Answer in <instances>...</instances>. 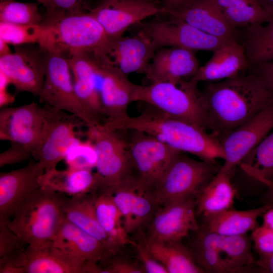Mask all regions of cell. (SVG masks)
Instances as JSON below:
<instances>
[{
	"label": "cell",
	"instance_id": "cell-10",
	"mask_svg": "<svg viewBox=\"0 0 273 273\" xmlns=\"http://www.w3.org/2000/svg\"><path fill=\"white\" fill-rule=\"evenodd\" d=\"M127 139L133 175L153 190L180 152L149 134L136 130Z\"/></svg>",
	"mask_w": 273,
	"mask_h": 273
},
{
	"label": "cell",
	"instance_id": "cell-55",
	"mask_svg": "<svg viewBox=\"0 0 273 273\" xmlns=\"http://www.w3.org/2000/svg\"><path fill=\"white\" fill-rule=\"evenodd\" d=\"M10 1H14V0H0V2Z\"/></svg>",
	"mask_w": 273,
	"mask_h": 273
},
{
	"label": "cell",
	"instance_id": "cell-52",
	"mask_svg": "<svg viewBox=\"0 0 273 273\" xmlns=\"http://www.w3.org/2000/svg\"><path fill=\"white\" fill-rule=\"evenodd\" d=\"M262 183L268 187L273 201V172L264 179ZM271 203H273V201Z\"/></svg>",
	"mask_w": 273,
	"mask_h": 273
},
{
	"label": "cell",
	"instance_id": "cell-47",
	"mask_svg": "<svg viewBox=\"0 0 273 273\" xmlns=\"http://www.w3.org/2000/svg\"><path fill=\"white\" fill-rule=\"evenodd\" d=\"M255 264L263 272L273 273V254L266 256H260Z\"/></svg>",
	"mask_w": 273,
	"mask_h": 273
},
{
	"label": "cell",
	"instance_id": "cell-30",
	"mask_svg": "<svg viewBox=\"0 0 273 273\" xmlns=\"http://www.w3.org/2000/svg\"><path fill=\"white\" fill-rule=\"evenodd\" d=\"M273 207V203L247 210L232 208L202 221L200 225L208 232L223 236L246 235L257 225V219Z\"/></svg>",
	"mask_w": 273,
	"mask_h": 273
},
{
	"label": "cell",
	"instance_id": "cell-22",
	"mask_svg": "<svg viewBox=\"0 0 273 273\" xmlns=\"http://www.w3.org/2000/svg\"><path fill=\"white\" fill-rule=\"evenodd\" d=\"M94 60L97 66L99 93L105 119L128 115L129 106L133 102L135 84L118 69Z\"/></svg>",
	"mask_w": 273,
	"mask_h": 273
},
{
	"label": "cell",
	"instance_id": "cell-23",
	"mask_svg": "<svg viewBox=\"0 0 273 273\" xmlns=\"http://www.w3.org/2000/svg\"><path fill=\"white\" fill-rule=\"evenodd\" d=\"M195 51L177 47L158 49L146 75L152 82L177 83L191 79L199 68Z\"/></svg>",
	"mask_w": 273,
	"mask_h": 273
},
{
	"label": "cell",
	"instance_id": "cell-26",
	"mask_svg": "<svg viewBox=\"0 0 273 273\" xmlns=\"http://www.w3.org/2000/svg\"><path fill=\"white\" fill-rule=\"evenodd\" d=\"M249 67L245 50L238 40L228 42L213 52L211 58L190 79L198 84L237 76Z\"/></svg>",
	"mask_w": 273,
	"mask_h": 273
},
{
	"label": "cell",
	"instance_id": "cell-39",
	"mask_svg": "<svg viewBox=\"0 0 273 273\" xmlns=\"http://www.w3.org/2000/svg\"><path fill=\"white\" fill-rule=\"evenodd\" d=\"M69 166L92 169L95 167L96 154L93 143L88 139H79L69 149L64 158Z\"/></svg>",
	"mask_w": 273,
	"mask_h": 273
},
{
	"label": "cell",
	"instance_id": "cell-18",
	"mask_svg": "<svg viewBox=\"0 0 273 273\" xmlns=\"http://www.w3.org/2000/svg\"><path fill=\"white\" fill-rule=\"evenodd\" d=\"M168 16L180 19L201 31L228 41L238 40L233 27L212 0H178L165 6Z\"/></svg>",
	"mask_w": 273,
	"mask_h": 273
},
{
	"label": "cell",
	"instance_id": "cell-53",
	"mask_svg": "<svg viewBox=\"0 0 273 273\" xmlns=\"http://www.w3.org/2000/svg\"><path fill=\"white\" fill-rule=\"evenodd\" d=\"M173 0H166L165 5L171 3Z\"/></svg>",
	"mask_w": 273,
	"mask_h": 273
},
{
	"label": "cell",
	"instance_id": "cell-7",
	"mask_svg": "<svg viewBox=\"0 0 273 273\" xmlns=\"http://www.w3.org/2000/svg\"><path fill=\"white\" fill-rule=\"evenodd\" d=\"M87 128V139L93 143L96 154L98 190L112 191L133 175L127 139L120 134V131L109 128L103 123Z\"/></svg>",
	"mask_w": 273,
	"mask_h": 273
},
{
	"label": "cell",
	"instance_id": "cell-4",
	"mask_svg": "<svg viewBox=\"0 0 273 273\" xmlns=\"http://www.w3.org/2000/svg\"><path fill=\"white\" fill-rule=\"evenodd\" d=\"M198 83L184 79L177 83L152 82L136 84L132 101L152 107L172 117L198 125L207 130L208 123L202 92Z\"/></svg>",
	"mask_w": 273,
	"mask_h": 273
},
{
	"label": "cell",
	"instance_id": "cell-13",
	"mask_svg": "<svg viewBox=\"0 0 273 273\" xmlns=\"http://www.w3.org/2000/svg\"><path fill=\"white\" fill-rule=\"evenodd\" d=\"M273 129V101L225 134L220 142L225 158L220 171L232 174L249 153Z\"/></svg>",
	"mask_w": 273,
	"mask_h": 273
},
{
	"label": "cell",
	"instance_id": "cell-44",
	"mask_svg": "<svg viewBox=\"0 0 273 273\" xmlns=\"http://www.w3.org/2000/svg\"><path fill=\"white\" fill-rule=\"evenodd\" d=\"M251 239L259 257L273 254V229L263 224L257 226L252 231Z\"/></svg>",
	"mask_w": 273,
	"mask_h": 273
},
{
	"label": "cell",
	"instance_id": "cell-24",
	"mask_svg": "<svg viewBox=\"0 0 273 273\" xmlns=\"http://www.w3.org/2000/svg\"><path fill=\"white\" fill-rule=\"evenodd\" d=\"M68 59L77 98L86 110L103 123L105 118L99 93V76L95 61L89 54L83 52L73 53Z\"/></svg>",
	"mask_w": 273,
	"mask_h": 273
},
{
	"label": "cell",
	"instance_id": "cell-51",
	"mask_svg": "<svg viewBox=\"0 0 273 273\" xmlns=\"http://www.w3.org/2000/svg\"><path fill=\"white\" fill-rule=\"evenodd\" d=\"M12 53L9 47V44L0 39V57L6 56Z\"/></svg>",
	"mask_w": 273,
	"mask_h": 273
},
{
	"label": "cell",
	"instance_id": "cell-37",
	"mask_svg": "<svg viewBox=\"0 0 273 273\" xmlns=\"http://www.w3.org/2000/svg\"><path fill=\"white\" fill-rule=\"evenodd\" d=\"M36 3L15 0L0 2V22L20 25H39L43 20Z\"/></svg>",
	"mask_w": 273,
	"mask_h": 273
},
{
	"label": "cell",
	"instance_id": "cell-11",
	"mask_svg": "<svg viewBox=\"0 0 273 273\" xmlns=\"http://www.w3.org/2000/svg\"><path fill=\"white\" fill-rule=\"evenodd\" d=\"M157 50L151 39L141 30L131 36L109 38L93 57L127 75L132 73L146 75Z\"/></svg>",
	"mask_w": 273,
	"mask_h": 273
},
{
	"label": "cell",
	"instance_id": "cell-17",
	"mask_svg": "<svg viewBox=\"0 0 273 273\" xmlns=\"http://www.w3.org/2000/svg\"><path fill=\"white\" fill-rule=\"evenodd\" d=\"M111 191L128 235L143 233L157 208L152 190L132 175Z\"/></svg>",
	"mask_w": 273,
	"mask_h": 273
},
{
	"label": "cell",
	"instance_id": "cell-27",
	"mask_svg": "<svg viewBox=\"0 0 273 273\" xmlns=\"http://www.w3.org/2000/svg\"><path fill=\"white\" fill-rule=\"evenodd\" d=\"M95 192L81 196H63L62 210L65 217L70 222L100 241L107 251V257L117 249L101 226L95 207Z\"/></svg>",
	"mask_w": 273,
	"mask_h": 273
},
{
	"label": "cell",
	"instance_id": "cell-20",
	"mask_svg": "<svg viewBox=\"0 0 273 273\" xmlns=\"http://www.w3.org/2000/svg\"><path fill=\"white\" fill-rule=\"evenodd\" d=\"M45 170L39 162L0 173V222H9L17 209L40 187Z\"/></svg>",
	"mask_w": 273,
	"mask_h": 273
},
{
	"label": "cell",
	"instance_id": "cell-45",
	"mask_svg": "<svg viewBox=\"0 0 273 273\" xmlns=\"http://www.w3.org/2000/svg\"><path fill=\"white\" fill-rule=\"evenodd\" d=\"M33 157L32 152L25 146L11 142L10 146L0 154V167L24 162Z\"/></svg>",
	"mask_w": 273,
	"mask_h": 273
},
{
	"label": "cell",
	"instance_id": "cell-5",
	"mask_svg": "<svg viewBox=\"0 0 273 273\" xmlns=\"http://www.w3.org/2000/svg\"><path fill=\"white\" fill-rule=\"evenodd\" d=\"M62 194L40 186L16 210L9 228L25 244L40 247L51 242L64 216Z\"/></svg>",
	"mask_w": 273,
	"mask_h": 273
},
{
	"label": "cell",
	"instance_id": "cell-48",
	"mask_svg": "<svg viewBox=\"0 0 273 273\" xmlns=\"http://www.w3.org/2000/svg\"><path fill=\"white\" fill-rule=\"evenodd\" d=\"M8 86H0V106L5 107L6 105L12 103L14 96L11 95L7 90Z\"/></svg>",
	"mask_w": 273,
	"mask_h": 273
},
{
	"label": "cell",
	"instance_id": "cell-25",
	"mask_svg": "<svg viewBox=\"0 0 273 273\" xmlns=\"http://www.w3.org/2000/svg\"><path fill=\"white\" fill-rule=\"evenodd\" d=\"M51 243L66 253L89 263L100 264L107 256V251L100 241L69 221L65 216Z\"/></svg>",
	"mask_w": 273,
	"mask_h": 273
},
{
	"label": "cell",
	"instance_id": "cell-38",
	"mask_svg": "<svg viewBox=\"0 0 273 273\" xmlns=\"http://www.w3.org/2000/svg\"><path fill=\"white\" fill-rule=\"evenodd\" d=\"M45 33L41 25H20L0 22V39L14 46L39 44Z\"/></svg>",
	"mask_w": 273,
	"mask_h": 273
},
{
	"label": "cell",
	"instance_id": "cell-54",
	"mask_svg": "<svg viewBox=\"0 0 273 273\" xmlns=\"http://www.w3.org/2000/svg\"><path fill=\"white\" fill-rule=\"evenodd\" d=\"M177 1H178V0H173L171 3H170L168 4L165 5V6L169 5H170V4L173 3H174V2H175Z\"/></svg>",
	"mask_w": 273,
	"mask_h": 273
},
{
	"label": "cell",
	"instance_id": "cell-41",
	"mask_svg": "<svg viewBox=\"0 0 273 273\" xmlns=\"http://www.w3.org/2000/svg\"><path fill=\"white\" fill-rule=\"evenodd\" d=\"M134 238H131L130 245L146 273H168L165 268L153 257L142 240L138 237Z\"/></svg>",
	"mask_w": 273,
	"mask_h": 273
},
{
	"label": "cell",
	"instance_id": "cell-3",
	"mask_svg": "<svg viewBox=\"0 0 273 273\" xmlns=\"http://www.w3.org/2000/svg\"><path fill=\"white\" fill-rule=\"evenodd\" d=\"M40 24L44 27L45 34L38 44L40 48L68 57L76 52L95 55L109 38L101 25L89 12L44 16Z\"/></svg>",
	"mask_w": 273,
	"mask_h": 273
},
{
	"label": "cell",
	"instance_id": "cell-56",
	"mask_svg": "<svg viewBox=\"0 0 273 273\" xmlns=\"http://www.w3.org/2000/svg\"><path fill=\"white\" fill-rule=\"evenodd\" d=\"M148 1L153 2L154 0H148Z\"/></svg>",
	"mask_w": 273,
	"mask_h": 273
},
{
	"label": "cell",
	"instance_id": "cell-1",
	"mask_svg": "<svg viewBox=\"0 0 273 273\" xmlns=\"http://www.w3.org/2000/svg\"><path fill=\"white\" fill-rule=\"evenodd\" d=\"M233 77L209 82L202 91L209 129L223 136L273 101V88L256 69L249 67Z\"/></svg>",
	"mask_w": 273,
	"mask_h": 273
},
{
	"label": "cell",
	"instance_id": "cell-29",
	"mask_svg": "<svg viewBox=\"0 0 273 273\" xmlns=\"http://www.w3.org/2000/svg\"><path fill=\"white\" fill-rule=\"evenodd\" d=\"M232 174L220 170L195 199L197 218L202 221L232 208L236 190L231 181Z\"/></svg>",
	"mask_w": 273,
	"mask_h": 273
},
{
	"label": "cell",
	"instance_id": "cell-14",
	"mask_svg": "<svg viewBox=\"0 0 273 273\" xmlns=\"http://www.w3.org/2000/svg\"><path fill=\"white\" fill-rule=\"evenodd\" d=\"M45 54L39 46H14V52L0 57V71L19 92L39 96L46 74Z\"/></svg>",
	"mask_w": 273,
	"mask_h": 273
},
{
	"label": "cell",
	"instance_id": "cell-21",
	"mask_svg": "<svg viewBox=\"0 0 273 273\" xmlns=\"http://www.w3.org/2000/svg\"><path fill=\"white\" fill-rule=\"evenodd\" d=\"M24 273H97L98 264L89 263L54 246L27 245L23 259Z\"/></svg>",
	"mask_w": 273,
	"mask_h": 273
},
{
	"label": "cell",
	"instance_id": "cell-34",
	"mask_svg": "<svg viewBox=\"0 0 273 273\" xmlns=\"http://www.w3.org/2000/svg\"><path fill=\"white\" fill-rule=\"evenodd\" d=\"M210 233L219 254L233 272L247 271V267L254 263L250 240L246 235L223 236Z\"/></svg>",
	"mask_w": 273,
	"mask_h": 273
},
{
	"label": "cell",
	"instance_id": "cell-49",
	"mask_svg": "<svg viewBox=\"0 0 273 273\" xmlns=\"http://www.w3.org/2000/svg\"><path fill=\"white\" fill-rule=\"evenodd\" d=\"M263 225L273 229V207L267 210L263 215Z\"/></svg>",
	"mask_w": 273,
	"mask_h": 273
},
{
	"label": "cell",
	"instance_id": "cell-19",
	"mask_svg": "<svg viewBox=\"0 0 273 273\" xmlns=\"http://www.w3.org/2000/svg\"><path fill=\"white\" fill-rule=\"evenodd\" d=\"M43 108L35 102L0 111V139L36 151L43 127Z\"/></svg>",
	"mask_w": 273,
	"mask_h": 273
},
{
	"label": "cell",
	"instance_id": "cell-46",
	"mask_svg": "<svg viewBox=\"0 0 273 273\" xmlns=\"http://www.w3.org/2000/svg\"><path fill=\"white\" fill-rule=\"evenodd\" d=\"M250 67L258 71L273 88V61L261 63Z\"/></svg>",
	"mask_w": 273,
	"mask_h": 273
},
{
	"label": "cell",
	"instance_id": "cell-50",
	"mask_svg": "<svg viewBox=\"0 0 273 273\" xmlns=\"http://www.w3.org/2000/svg\"><path fill=\"white\" fill-rule=\"evenodd\" d=\"M259 6L273 17V0H255Z\"/></svg>",
	"mask_w": 273,
	"mask_h": 273
},
{
	"label": "cell",
	"instance_id": "cell-32",
	"mask_svg": "<svg viewBox=\"0 0 273 273\" xmlns=\"http://www.w3.org/2000/svg\"><path fill=\"white\" fill-rule=\"evenodd\" d=\"M95 207L98 220L115 247L118 250L130 245L132 240L127 233L123 218L110 190L95 192Z\"/></svg>",
	"mask_w": 273,
	"mask_h": 273
},
{
	"label": "cell",
	"instance_id": "cell-43",
	"mask_svg": "<svg viewBox=\"0 0 273 273\" xmlns=\"http://www.w3.org/2000/svg\"><path fill=\"white\" fill-rule=\"evenodd\" d=\"M82 0H37L46 8L44 16H52L61 14L83 12Z\"/></svg>",
	"mask_w": 273,
	"mask_h": 273
},
{
	"label": "cell",
	"instance_id": "cell-9",
	"mask_svg": "<svg viewBox=\"0 0 273 273\" xmlns=\"http://www.w3.org/2000/svg\"><path fill=\"white\" fill-rule=\"evenodd\" d=\"M42 108V130L33 157L46 171L57 168L64 159L69 149L79 139L78 129L84 123L67 112L46 105Z\"/></svg>",
	"mask_w": 273,
	"mask_h": 273
},
{
	"label": "cell",
	"instance_id": "cell-33",
	"mask_svg": "<svg viewBox=\"0 0 273 273\" xmlns=\"http://www.w3.org/2000/svg\"><path fill=\"white\" fill-rule=\"evenodd\" d=\"M229 23L235 29L248 28L267 23L273 17L255 0H212Z\"/></svg>",
	"mask_w": 273,
	"mask_h": 273
},
{
	"label": "cell",
	"instance_id": "cell-35",
	"mask_svg": "<svg viewBox=\"0 0 273 273\" xmlns=\"http://www.w3.org/2000/svg\"><path fill=\"white\" fill-rule=\"evenodd\" d=\"M245 29L242 44L249 67L273 61V19Z\"/></svg>",
	"mask_w": 273,
	"mask_h": 273
},
{
	"label": "cell",
	"instance_id": "cell-6",
	"mask_svg": "<svg viewBox=\"0 0 273 273\" xmlns=\"http://www.w3.org/2000/svg\"><path fill=\"white\" fill-rule=\"evenodd\" d=\"M221 167L216 161L199 160L179 152L152 190L157 207L196 198Z\"/></svg>",
	"mask_w": 273,
	"mask_h": 273
},
{
	"label": "cell",
	"instance_id": "cell-2",
	"mask_svg": "<svg viewBox=\"0 0 273 273\" xmlns=\"http://www.w3.org/2000/svg\"><path fill=\"white\" fill-rule=\"evenodd\" d=\"M135 116L106 119L104 125L116 130H136L152 135L180 152L201 159L224 160L220 140L214 133L191 123L167 115L148 106Z\"/></svg>",
	"mask_w": 273,
	"mask_h": 273
},
{
	"label": "cell",
	"instance_id": "cell-40",
	"mask_svg": "<svg viewBox=\"0 0 273 273\" xmlns=\"http://www.w3.org/2000/svg\"><path fill=\"white\" fill-rule=\"evenodd\" d=\"M123 248L110 255L100 265L103 273H146L137 257L131 259L123 256Z\"/></svg>",
	"mask_w": 273,
	"mask_h": 273
},
{
	"label": "cell",
	"instance_id": "cell-16",
	"mask_svg": "<svg viewBox=\"0 0 273 273\" xmlns=\"http://www.w3.org/2000/svg\"><path fill=\"white\" fill-rule=\"evenodd\" d=\"M89 12L109 38H115L123 35L129 27L147 18L165 14L166 9L148 0H102Z\"/></svg>",
	"mask_w": 273,
	"mask_h": 273
},
{
	"label": "cell",
	"instance_id": "cell-12",
	"mask_svg": "<svg viewBox=\"0 0 273 273\" xmlns=\"http://www.w3.org/2000/svg\"><path fill=\"white\" fill-rule=\"evenodd\" d=\"M141 30L149 36L157 50L177 47L195 52H213L231 42L204 33L180 19L170 16L165 19L149 21L143 25Z\"/></svg>",
	"mask_w": 273,
	"mask_h": 273
},
{
	"label": "cell",
	"instance_id": "cell-15",
	"mask_svg": "<svg viewBox=\"0 0 273 273\" xmlns=\"http://www.w3.org/2000/svg\"><path fill=\"white\" fill-rule=\"evenodd\" d=\"M195 199L192 198L157 207L141 234L150 240L183 241L199 228Z\"/></svg>",
	"mask_w": 273,
	"mask_h": 273
},
{
	"label": "cell",
	"instance_id": "cell-8",
	"mask_svg": "<svg viewBox=\"0 0 273 273\" xmlns=\"http://www.w3.org/2000/svg\"><path fill=\"white\" fill-rule=\"evenodd\" d=\"M43 51L46 69L38 96L39 103L74 115L87 127L101 123L82 105L76 96L68 56L57 52Z\"/></svg>",
	"mask_w": 273,
	"mask_h": 273
},
{
	"label": "cell",
	"instance_id": "cell-28",
	"mask_svg": "<svg viewBox=\"0 0 273 273\" xmlns=\"http://www.w3.org/2000/svg\"><path fill=\"white\" fill-rule=\"evenodd\" d=\"M40 186L69 197L93 193L99 189V178L92 169L69 166L63 170L53 168L41 175Z\"/></svg>",
	"mask_w": 273,
	"mask_h": 273
},
{
	"label": "cell",
	"instance_id": "cell-42",
	"mask_svg": "<svg viewBox=\"0 0 273 273\" xmlns=\"http://www.w3.org/2000/svg\"><path fill=\"white\" fill-rule=\"evenodd\" d=\"M0 222V258L10 255L27 245L8 225Z\"/></svg>",
	"mask_w": 273,
	"mask_h": 273
},
{
	"label": "cell",
	"instance_id": "cell-36",
	"mask_svg": "<svg viewBox=\"0 0 273 273\" xmlns=\"http://www.w3.org/2000/svg\"><path fill=\"white\" fill-rule=\"evenodd\" d=\"M240 165L247 173L261 183L273 172V129Z\"/></svg>",
	"mask_w": 273,
	"mask_h": 273
},
{
	"label": "cell",
	"instance_id": "cell-31",
	"mask_svg": "<svg viewBox=\"0 0 273 273\" xmlns=\"http://www.w3.org/2000/svg\"><path fill=\"white\" fill-rule=\"evenodd\" d=\"M139 237L153 257L161 263L168 273H203L190 250L183 241L161 242Z\"/></svg>",
	"mask_w": 273,
	"mask_h": 273
}]
</instances>
